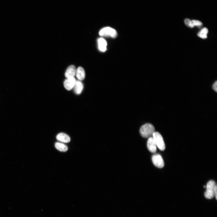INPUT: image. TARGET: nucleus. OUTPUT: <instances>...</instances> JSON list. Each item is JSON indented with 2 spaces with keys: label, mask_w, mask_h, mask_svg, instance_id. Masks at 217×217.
I'll use <instances>...</instances> for the list:
<instances>
[{
  "label": "nucleus",
  "mask_w": 217,
  "mask_h": 217,
  "mask_svg": "<svg viewBox=\"0 0 217 217\" xmlns=\"http://www.w3.org/2000/svg\"><path fill=\"white\" fill-rule=\"evenodd\" d=\"M155 132L153 126L150 123H146L142 125L140 130L141 135L144 138H148L153 136Z\"/></svg>",
  "instance_id": "1"
},
{
  "label": "nucleus",
  "mask_w": 217,
  "mask_h": 217,
  "mask_svg": "<svg viewBox=\"0 0 217 217\" xmlns=\"http://www.w3.org/2000/svg\"><path fill=\"white\" fill-rule=\"evenodd\" d=\"M217 186L215 182L213 180L209 181L206 184V190L204 193L205 197L211 199L215 196L214 191Z\"/></svg>",
  "instance_id": "2"
},
{
  "label": "nucleus",
  "mask_w": 217,
  "mask_h": 217,
  "mask_svg": "<svg viewBox=\"0 0 217 217\" xmlns=\"http://www.w3.org/2000/svg\"><path fill=\"white\" fill-rule=\"evenodd\" d=\"M156 146L161 150L163 151L165 149V144L163 137L161 134L158 132H155L153 135Z\"/></svg>",
  "instance_id": "3"
},
{
  "label": "nucleus",
  "mask_w": 217,
  "mask_h": 217,
  "mask_svg": "<svg viewBox=\"0 0 217 217\" xmlns=\"http://www.w3.org/2000/svg\"><path fill=\"white\" fill-rule=\"evenodd\" d=\"M101 36H110L115 38L117 36L116 31L114 29L109 27H105L101 29L99 32Z\"/></svg>",
  "instance_id": "4"
},
{
  "label": "nucleus",
  "mask_w": 217,
  "mask_h": 217,
  "mask_svg": "<svg viewBox=\"0 0 217 217\" xmlns=\"http://www.w3.org/2000/svg\"><path fill=\"white\" fill-rule=\"evenodd\" d=\"M152 161L153 164L156 167L161 168L164 165V163L161 156L159 154L153 156Z\"/></svg>",
  "instance_id": "5"
},
{
  "label": "nucleus",
  "mask_w": 217,
  "mask_h": 217,
  "mask_svg": "<svg viewBox=\"0 0 217 217\" xmlns=\"http://www.w3.org/2000/svg\"><path fill=\"white\" fill-rule=\"evenodd\" d=\"M74 77L67 78L64 82V85L65 88L68 90H70L73 88L76 82Z\"/></svg>",
  "instance_id": "6"
},
{
  "label": "nucleus",
  "mask_w": 217,
  "mask_h": 217,
  "mask_svg": "<svg viewBox=\"0 0 217 217\" xmlns=\"http://www.w3.org/2000/svg\"><path fill=\"white\" fill-rule=\"evenodd\" d=\"M147 147L149 151L155 153L156 151V145L153 137H149L147 142Z\"/></svg>",
  "instance_id": "7"
},
{
  "label": "nucleus",
  "mask_w": 217,
  "mask_h": 217,
  "mask_svg": "<svg viewBox=\"0 0 217 217\" xmlns=\"http://www.w3.org/2000/svg\"><path fill=\"white\" fill-rule=\"evenodd\" d=\"M185 24L188 27L191 28L195 26L201 27L202 25V23L200 21L197 20H192L186 18L184 20Z\"/></svg>",
  "instance_id": "8"
},
{
  "label": "nucleus",
  "mask_w": 217,
  "mask_h": 217,
  "mask_svg": "<svg viewBox=\"0 0 217 217\" xmlns=\"http://www.w3.org/2000/svg\"><path fill=\"white\" fill-rule=\"evenodd\" d=\"M76 69L74 65L70 66L67 69L65 76L67 78L74 77L76 74Z\"/></svg>",
  "instance_id": "9"
},
{
  "label": "nucleus",
  "mask_w": 217,
  "mask_h": 217,
  "mask_svg": "<svg viewBox=\"0 0 217 217\" xmlns=\"http://www.w3.org/2000/svg\"><path fill=\"white\" fill-rule=\"evenodd\" d=\"M56 139L58 141L65 143H68L70 141V137L67 134L60 133L56 136Z\"/></svg>",
  "instance_id": "10"
},
{
  "label": "nucleus",
  "mask_w": 217,
  "mask_h": 217,
  "mask_svg": "<svg viewBox=\"0 0 217 217\" xmlns=\"http://www.w3.org/2000/svg\"><path fill=\"white\" fill-rule=\"evenodd\" d=\"M83 87V85L81 81L76 80L73 87L74 91L75 94H79L82 92Z\"/></svg>",
  "instance_id": "11"
},
{
  "label": "nucleus",
  "mask_w": 217,
  "mask_h": 217,
  "mask_svg": "<svg viewBox=\"0 0 217 217\" xmlns=\"http://www.w3.org/2000/svg\"><path fill=\"white\" fill-rule=\"evenodd\" d=\"M98 48L100 51L102 52H104L106 51L107 43L104 39L102 38H99L98 40Z\"/></svg>",
  "instance_id": "12"
},
{
  "label": "nucleus",
  "mask_w": 217,
  "mask_h": 217,
  "mask_svg": "<svg viewBox=\"0 0 217 217\" xmlns=\"http://www.w3.org/2000/svg\"><path fill=\"white\" fill-rule=\"evenodd\" d=\"M75 75L79 80H83L85 76V71L83 68L81 67H79L76 70Z\"/></svg>",
  "instance_id": "13"
},
{
  "label": "nucleus",
  "mask_w": 217,
  "mask_h": 217,
  "mask_svg": "<svg viewBox=\"0 0 217 217\" xmlns=\"http://www.w3.org/2000/svg\"><path fill=\"white\" fill-rule=\"evenodd\" d=\"M55 148L61 152H65L68 149L67 146L64 144L59 142H56L55 144Z\"/></svg>",
  "instance_id": "14"
},
{
  "label": "nucleus",
  "mask_w": 217,
  "mask_h": 217,
  "mask_svg": "<svg viewBox=\"0 0 217 217\" xmlns=\"http://www.w3.org/2000/svg\"><path fill=\"white\" fill-rule=\"evenodd\" d=\"M208 32V30L207 28L204 27L198 33L197 35L200 38L204 39L207 37V35Z\"/></svg>",
  "instance_id": "15"
},
{
  "label": "nucleus",
  "mask_w": 217,
  "mask_h": 217,
  "mask_svg": "<svg viewBox=\"0 0 217 217\" xmlns=\"http://www.w3.org/2000/svg\"><path fill=\"white\" fill-rule=\"evenodd\" d=\"M212 88L215 92L217 91V81H216L213 84Z\"/></svg>",
  "instance_id": "16"
},
{
  "label": "nucleus",
  "mask_w": 217,
  "mask_h": 217,
  "mask_svg": "<svg viewBox=\"0 0 217 217\" xmlns=\"http://www.w3.org/2000/svg\"><path fill=\"white\" fill-rule=\"evenodd\" d=\"M215 196V197L216 200L217 199V186H216L214 191Z\"/></svg>",
  "instance_id": "17"
},
{
  "label": "nucleus",
  "mask_w": 217,
  "mask_h": 217,
  "mask_svg": "<svg viewBox=\"0 0 217 217\" xmlns=\"http://www.w3.org/2000/svg\"><path fill=\"white\" fill-rule=\"evenodd\" d=\"M204 187H206L205 186H204Z\"/></svg>",
  "instance_id": "18"
}]
</instances>
